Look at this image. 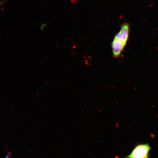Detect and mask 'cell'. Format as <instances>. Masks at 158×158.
I'll list each match as a JSON object with an SVG mask.
<instances>
[{
	"label": "cell",
	"mask_w": 158,
	"mask_h": 158,
	"mask_svg": "<svg viewBox=\"0 0 158 158\" xmlns=\"http://www.w3.org/2000/svg\"><path fill=\"white\" fill-rule=\"evenodd\" d=\"M151 149L149 144H138L126 158H149Z\"/></svg>",
	"instance_id": "1"
},
{
	"label": "cell",
	"mask_w": 158,
	"mask_h": 158,
	"mask_svg": "<svg viewBox=\"0 0 158 158\" xmlns=\"http://www.w3.org/2000/svg\"><path fill=\"white\" fill-rule=\"evenodd\" d=\"M130 32V23H124L120 27V30L116 34L115 37L126 45L129 39Z\"/></svg>",
	"instance_id": "2"
},
{
	"label": "cell",
	"mask_w": 158,
	"mask_h": 158,
	"mask_svg": "<svg viewBox=\"0 0 158 158\" xmlns=\"http://www.w3.org/2000/svg\"><path fill=\"white\" fill-rule=\"evenodd\" d=\"M126 44L114 37L112 43V54L114 58H117L121 56Z\"/></svg>",
	"instance_id": "3"
},
{
	"label": "cell",
	"mask_w": 158,
	"mask_h": 158,
	"mask_svg": "<svg viewBox=\"0 0 158 158\" xmlns=\"http://www.w3.org/2000/svg\"><path fill=\"white\" fill-rule=\"evenodd\" d=\"M5 1H1L0 2V5H1L3 3L5 2Z\"/></svg>",
	"instance_id": "4"
}]
</instances>
